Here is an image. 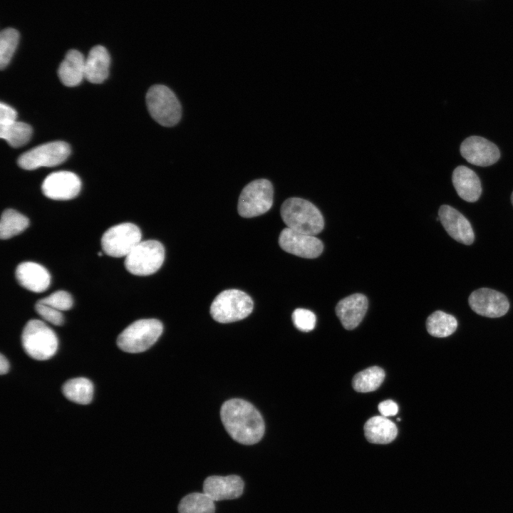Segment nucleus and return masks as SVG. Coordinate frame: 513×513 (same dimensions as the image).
<instances>
[{
  "instance_id": "37",
  "label": "nucleus",
  "mask_w": 513,
  "mask_h": 513,
  "mask_svg": "<svg viewBox=\"0 0 513 513\" xmlns=\"http://www.w3.org/2000/svg\"><path fill=\"white\" fill-rule=\"evenodd\" d=\"M98 255H99V256H101V255H102V253H101V252H98Z\"/></svg>"
},
{
  "instance_id": "32",
  "label": "nucleus",
  "mask_w": 513,
  "mask_h": 513,
  "mask_svg": "<svg viewBox=\"0 0 513 513\" xmlns=\"http://www.w3.org/2000/svg\"><path fill=\"white\" fill-rule=\"evenodd\" d=\"M38 314L45 321L55 325L63 323V316L61 311L38 301L35 306Z\"/></svg>"
},
{
  "instance_id": "12",
  "label": "nucleus",
  "mask_w": 513,
  "mask_h": 513,
  "mask_svg": "<svg viewBox=\"0 0 513 513\" xmlns=\"http://www.w3.org/2000/svg\"><path fill=\"white\" fill-rule=\"evenodd\" d=\"M468 302L476 314L489 318H499L505 315L509 303L505 295L489 288H480L471 293Z\"/></svg>"
},
{
  "instance_id": "28",
  "label": "nucleus",
  "mask_w": 513,
  "mask_h": 513,
  "mask_svg": "<svg viewBox=\"0 0 513 513\" xmlns=\"http://www.w3.org/2000/svg\"><path fill=\"white\" fill-rule=\"evenodd\" d=\"M32 135L31 127L25 123L15 121L6 125H0V137L10 146L19 147L26 145Z\"/></svg>"
},
{
  "instance_id": "20",
  "label": "nucleus",
  "mask_w": 513,
  "mask_h": 513,
  "mask_svg": "<svg viewBox=\"0 0 513 513\" xmlns=\"http://www.w3.org/2000/svg\"><path fill=\"white\" fill-rule=\"evenodd\" d=\"M110 56L100 45L93 47L85 61V78L92 83H101L108 76Z\"/></svg>"
},
{
  "instance_id": "25",
  "label": "nucleus",
  "mask_w": 513,
  "mask_h": 513,
  "mask_svg": "<svg viewBox=\"0 0 513 513\" xmlns=\"http://www.w3.org/2000/svg\"><path fill=\"white\" fill-rule=\"evenodd\" d=\"M29 220L19 212L7 209L1 214L0 222V237L7 239L19 234L28 226Z\"/></svg>"
},
{
  "instance_id": "15",
  "label": "nucleus",
  "mask_w": 513,
  "mask_h": 513,
  "mask_svg": "<svg viewBox=\"0 0 513 513\" xmlns=\"http://www.w3.org/2000/svg\"><path fill=\"white\" fill-rule=\"evenodd\" d=\"M439 220L447 234L457 242L470 245L475 240V234L467 218L454 207L442 205L438 211Z\"/></svg>"
},
{
  "instance_id": "16",
  "label": "nucleus",
  "mask_w": 513,
  "mask_h": 513,
  "mask_svg": "<svg viewBox=\"0 0 513 513\" xmlns=\"http://www.w3.org/2000/svg\"><path fill=\"white\" fill-rule=\"evenodd\" d=\"M244 486L242 479L238 475H213L204 480L203 492L214 502L233 499L242 494Z\"/></svg>"
},
{
  "instance_id": "9",
  "label": "nucleus",
  "mask_w": 513,
  "mask_h": 513,
  "mask_svg": "<svg viewBox=\"0 0 513 513\" xmlns=\"http://www.w3.org/2000/svg\"><path fill=\"white\" fill-rule=\"evenodd\" d=\"M71 153L69 145L63 141L49 142L35 147L18 158L20 167L27 170L41 167H54L63 162Z\"/></svg>"
},
{
  "instance_id": "4",
  "label": "nucleus",
  "mask_w": 513,
  "mask_h": 513,
  "mask_svg": "<svg viewBox=\"0 0 513 513\" xmlns=\"http://www.w3.org/2000/svg\"><path fill=\"white\" fill-rule=\"evenodd\" d=\"M21 342L27 355L38 361L51 358L58 345L55 332L38 319H31L26 323L22 332Z\"/></svg>"
},
{
  "instance_id": "34",
  "label": "nucleus",
  "mask_w": 513,
  "mask_h": 513,
  "mask_svg": "<svg viewBox=\"0 0 513 513\" xmlns=\"http://www.w3.org/2000/svg\"><path fill=\"white\" fill-rule=\"evenodd\" d=\"M378 408L381 415L386 418L395 415L398 412V405L391 400L380 403Z\"/></svg>"
},
{
  "instance_id": "1",
  "label": "nucleus",
  "mask_w": 513,
  "mask_h": 513,
  "mask_svg": "<svg viewBox=\"0 0 513 513\" xmlns=\"http://www.w3.org/2000/svg\"><path fill=\"white\" fill-rule=\"evenodd\" d=\"M222 422L229 435L244 445L258 442L264 433V423L260 413L250 403L234 398L223 403Z\"/></svg>"
},
{
  "instance_id": "21",
  "label": "nucleus",
  "mask_w": 513,
  "mask_h": 513,
  "mask_svg": "<svg viewBox=\"0 0 513 513\" xmlns=\"http://www.w3.org/2000/svg\"><path fill=\"white\" fill-rule=\"evenodd\" d=\"M85 61L80 51L69 50L58 69L61 83L68 87L78 85L85 78Z\"/></svg>"
},
{
  "instance_id": "24",
  "label": "nucleus",
  "mask_w": 513,
  "mask_h": 513,
  "mask_svg": "<svg viewBox=\"0 0 513 513\" xmlns=\"http://www.w3.org/2000/svg\"><path fill=\"white\" fill-rule=\"evenodd\" d=\"M457 327V321L455 317L442 311L433 312L426 321L428 332L435 337L449 336L456 331Z\"/></svg>"
},
{
  "instance_id": "11",
  "label": "nucleus",
  "mask_w": 513,
  "mask_h": 513,
  "mask_svg": "<svg viewBox=\"0 0 513 513\" xmlns=\"http://www.w3.org/2000/svg\"><path fill=\"white\" fill-rule=\"evenodd\" d=\"M279 244L281 248L291 254L314 259L323 252V242L314 235L301 233L288 227L280 233Z\"/></svg>"
},
{
  "instance_id": "14",
  "label": "nucleus",
  "mask_w": 513,
  "mask_h": 513,
  "mask_svg": "<svg viewBox=\"0 0 513 513\" xmlns=\"http://www.w3.org/2000/svg\"><path fill=\"white\" fill-rule=\"evenodd\" d=\"M461 155L470 164L487 167L499 159L498 147L489 140L480 136H470L460 145Z\"/></svg>"
},
{
  "instance_id": "10",
  "label": "nucleus",
  "mask_w": 513,
  "mask_h": 513,
  "mask_svg": "<svg viewBox=\"0 0 513 513\" xmlns=\"http://www.w3.org/2000/svg\"><path fill=\"white\" fill-rule=\"evenodd\" d=\"M142 234L138 227L125 222L111 227L101 238L103 252L113 257L126 256L141 242Z\"/></svg>"
},
{
  "instance_id": "13",
  "label": "nucleus",
  "mask_w": 513,
  "mask_h": 513,
  "mask_svg": "<svg viewBox=\"0 0 513 513\" xmlns=\"http://www.w3.org/2000/svg\"><path fill=\"white\" fill-rule=\"evenodd\" d=\"M81 187L79 177L69 171H58L48 175L41 185L43 194L48 198L66 200L76 197Z\"/></svg>"
},
{
  "instance_id": "27",
  "label": "nucleus",
  "mask_w": 513,
  "mask_h": 513,
  "mask_svg": "<svg viewBox=\"0 0 513 513\" xmlns=\"http://www.w3.org/2000/svg\"><path fill=\"white\" fill-rule=\"evenodd\" d=\"M215 505L204 492H193L185 496L178 505L179 513H214Z\"/></svg>"
},
{
  "instance_id": "6",
  "label": "nucleus",
  "mask_w": 513,
  "mask_h": 513,
  "mask_svg": "<svg viewBox=\"0 0 513 513\" xmlns=\"http://www.w3.org/2000/svg\"><path fill=\"white\" fill-rule=\"evenodd\" d=\"M146 104L152 118L165 127L175 125L181 119L182 107L175 94L164 85L151 86L146 94Z\"/></svg>"
},
{
  "instance_id": "18",
  "label": "nucleus",
  "mask_w": 513,
  "mask_h": 513,
  "mask_svg": "<svg viewBox=\"0 0 513 513\" xmlns=\"http://www.w3.org/2000/svg\"><path fill=\"white\" fill-rule=\"evenodd\" d=\"M16 278L24 288L36 293L46 291L51 282L48 270L42 265L33 261H24L18 265Z\"/></svg>"
},
{
  "instance_id": "2",
  "label": "nucleus",
  "mask_w": 513,
  "mask_h": 513,
  "mask_svg": "<svg viewBox=\"0 0 513 513\" xmlns=\"http://www.w3.org/2000/svg\"><path fill=\"white\" fill-rule=\"evenodd\" d=\"M281 216L286 227L301 233L315 236L324 227L319 209L311 202L299 197L286 200L281 207Z\"/></svg>"
},
{
  "instance_id": "8",
  "label": "nucleus",
  "mask_w": 513,
  "mask_h": 513,
  "mask_svg": "<svg viewBox=\"0 0 513 513\" xmlns=\"http://www.w3.org/2000/svg\"><path fill=\"white\" fill-rule=\"evenodd\" d=\"M274 189L266 179L255 180L242 190L238 200V213L250 218L264 214L273 204Z\"/></svg>"
},
{
  "instance_id": "26",
  "label": "nucleus",
  "mask_w": 513,
  "mask_h": 513,
  "mask_svg": "<svg viewBox=\"0 0 513 513\" xmlns=\"http://www.w3.org/2000/svg\"><path fill=\"white\" fill-rule=\"evenodd\" d=\"M384 378V370L378 366H372L356 374L352 385L357 392H371L380 386Z\"/></svg>"
},
{
  "instance_id": "7",
  "label": "nucleus",
  "mask_w": 513,
  "mask_h": 513,
  "mask_svg": "<svg viewBox=\"0 0 513 513\" xmlns=\"http://www.w3.org/2000/svg\"><path fill=\"white\" fill-rule=\"evenodd\" d=\"M164 259L165 249L160 242L141 241L125 256V266L134 275L148 276L161 267Z\"/></svg>"
},
{
  "instance_id": "29",
  "label": "nucleus",
  "mask_w": 513,
  "mask_h": 513,
  "mask_svg": "<svg viewBox=\"0 0 513 513\" xmlns=\"http://www.w3.org/2000/svg\"><path fill=\"white\" fill-rule=\"evenodd\" d=\"M19 33L14 28H7L0 33V68L4 69L10 62L18 45Z\"/></svg>"
},
{
  "instance_id": "36",
  "label": "nucleus",
  "mask_w": 513,
  "mask_h": 513,
  "mask_svg": "<svg viewBox=\"0 0 513 513\" xmlns=\"http://www.w3.org/2000/svg\"><path fill=\"white\" fill-rule=\"evenodd\" d=\"M511 202H512V206H513V192H512V195H511Z\"/></svg>"
},
{
  "instance_id": "31",
  "label": "nucleus",
  "mask_w": 513,
  "mask_h": 513,
  "mask_svg": "<svg viewBox=\"0 0 513 513\" xmlns=\"http://www.w3.org/2000/svg\"><path fill=\"white\" fill-rule=\"evenodd\" d=\"M291 318L295 327L301 331H311L315 327L316 318L310 310L296 309L294 311Z\"/></svg>"
},
{
  "instance_id": "5",
  "label": "nucleus",
  "mask_w": 513,
  "mask_h": 513,
  "mask_svg": "<svg viewBox=\"0 0 513 513\" xmlns=\"http://www.w3.org/2000/svg\"><path fill=\"white\" fill-rule=\"evenodd\" d=\"M253 307V301L247 294L238 289H227L215 297L210 306V314L219 323H232L247 317Z\"/></svg>"
},
{
  "instance_id": "17",
  "label": "nucleus",
  "mask_w": 513,
  "mask_h": 513,
  "mask_svg": "<svg viewBox=\"0 0 513 513\" xmlns=\"http://www.w3.org/2000/svg\"><path fill=\"white\" fill-rule=\"evenodd\" d=\"M368 302L362 294H353L341 299L336 306V314L347 330L357 327L368 309Z\"/></svg>"
},
{
  "instance_id": "22",
  "label": "nucleus",
  "mask_w": 513,
  "mask_h": 513,
  "mask_svg": "<svg viewBox=\"0 0 513 513\" xmlns=\"http://www.w3.org/2000/svg\"><path fill=\"white\" fill-rule=\"evenodd\" d=\"M364 435L371 443L388 444L395 439L398 428L395 424L386 417L377 415L366 422Z\"/></svg>"
},
{
  "instance_id": "30",
  "label": "nucleus",
  "mask_w": 513,
  "mask_h": 513,
  "mask_svg": "<svg viewBox=\"0 0 513 513\" xmlns=\"http://www.w3.org/2000/svg\"><path fill=\"white\" fill-rule=\"evenodd\" d=\"M38 301L61 311L69 310L73 303L71 294L61 290L55 291Z\"/></svg>"
},
{
  "instance_id": "23",
  "label": "nucleus",
  "mask_w": 513,
  "mask_h": 513,
  "mask_svg": "<svg viewBox=\"0 0 513 513\" xmlns=\"http://www.w3.org/2000/svg\"><path fill=\"white\" fill-rule=\"evenodd\" d=\"M64 396L76 403L86 405L91 402L93 385L86 378H76L67 380L62 387Z\"/></svg>"
},
{
  "instance_id": "3",
  "label": "nucleus",
  "mask_w": 513,
  "mask_h": 513,
  "mask_svg": "<svg viewBox=\"0 0 513 513\" xmlns=\"http://www.w3.org/2000/svg\"><path fill=\"white\" fill-rule=\"evenodd\" d=\"M163 331L162 323L155 318L135 321L125 328L117 338V345L122 351L137 353L150 348Z\"/></svg>"
},
{
  "instance_id": "19",
  "label": "nucleus",
  "mask_w": 513,
  "mask_h": 513,
  "mask_svg": "<svg viewBox=\"0 0 513 513\" xmlns=\"http://www.w3.org/2000/svg\"><path fill=\"white\" fill-rule=\"evenodd\" d=\"M453 186L460 198L468 202L479 200L482 193L481 182L477 174L467 167H457L452 175Z\"/></svg>"
},
{
  "instance_id": "35",
  "label": "nucleus",
  "mask_w": 513,
  "mask_h": 513,
  "mask_svg": "<svg viewBox=\"0 0 513 513\" xmlns=\"http://www.w3.org/2000/svg\"><path fill=\"white\" fill-rule=\"evenodd\" d=\"M9 370V363L7 359L4 356L2 353L0 355V373L4 375L7 373Z\"/></svg>"
},
{
  "instance_id": "33",
  "label": "nucleus",
  "mask_w": 513,
  "mask_h": 513,
  "mask_svg": "<svg viewBox=\"0 0 513 513\" xmlns=\"http://www.w3.org/2000/svg\"><path fill=\"white\" fill-rule=\"evenodd\" d=\"M17 113L11 106L0 103V125H6L16 121Z\"/></svg>"
}]
</instances>
